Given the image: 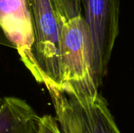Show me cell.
Here are the masks:
<instances>
[{
  "instance_id": "obj_2",
  "label": "cell",
  "mask_w": 134,
  "mask_h": 133,
  "mask_svg": "<svg viewBox=\"0 0 134 133\" xmlns=\"http://www.w3.org/2000/svg\"><path fill=\"white\" fill-rule=\"evenodd\" d=\"M62 91L91 94L98 92L93 80V46L82 15L64 19L60 33Z\"/></svg>"
},
{
  "instance_id": "obj_7",
  "label": "cell",
  "mask_w": 134,
  "mask_h": 133,
  "mask_svg": "<svg viewBox=\"0 0 134 133\" xmlns=\"http://www.w3.org/2000/svg\"><path fill=\"white\" fill-rule=\"evenodd\" d=\"M57 10L66 20L82 15L80 0H52Z\"/></svg>"
},
{
  "instance_id": "obj_8",
  "label": "cell",
  "mask_w": 134,
  "mask_h": 133,
  "mask_svg": "<svg viewBox=\"0 0 134 133\" xmlns=\"http://www.w3.org/2000/svg\"><path fill=\"white\" fill-rule=\"evenodd\" d=\"M36 133H62L58 123L52 115H44L39 118Z\"/></svg>"
},
{
  "instance_id": "obj_4",
  "label": "cell",
  "mask_w": 134,
  "mask_h": 133,
  "mask_svg": "<svg viewBox=\"0 0 134 133\" xmlns=\"http://www.w3.org/2000/svg\"><path fill=\"white\" fill-rule=\"evenodd\" d=\"M93 46V80L102 84L119 31V0H80Z\"/></svg>"
},
{
  "instance_id": "obj_1",
  "label": "cell",
  "mask_w": 134,
  "mask_h": 133,
  "mask_svg": "<svg viewBox=\"0 0 134 133\" xmlns=\"http://www.w3.org/2000/svg\"><path fill=\"white\" fill-rule=\"evenodd\" d=\"M46 89L62 133H122L99 92L87 94Z\"/></svg>"
},
{
  "instance_id": "obj_3",
  "label": "cell",
  "mask_w": 134,
  "mask_h": 133,
  "mask_svg": "<svg viewBox=\"0 0 134 133\" xmlns=\"http://www.w3.org/2000/svg\"><path fill=\"white\" fill-rule=\"evenodd\" d=\"M35 42L32 53L46 87L62 89L61 25L64 17L52 0H28Z\"/></svg>"
},
{
  "instance_id": "obj_5",
  "label": "cell",
  "mask_w": 134,
  "mask_h": 133,
  "mask_svg": "<svg viewBox=\"0 0 134 133\" xmlns=\"http://www.w3.org/2000/svg\"><path fill=\"white\" fill-rule=\"evenodd\" d=\"M0 29L35 79L42 83L32 53L35 35L28 0H0Z\"/></svg>"
},
{
  "instance_id": "obj_6",
  "label": "cell",
  "mask_w": 134,
  "mask_h": 133,
  "mask_svg": "<svg viewBox=\"0 0 134 133\" xmlns=\"http://www.w3.org/2000/svg\"><path fill=\"white\" fill-rule=\"evenodd\" d=\"M39 118L25 100L0 97V133H36Z\"/></svg>"
}]
</instances>
